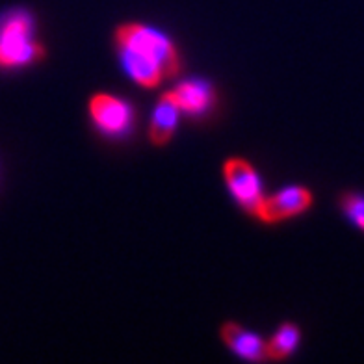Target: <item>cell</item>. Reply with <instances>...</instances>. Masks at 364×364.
<instances>
[{"label":"cell","mask_w":364,"mask_h":364,"mask_svg":"<svg viewBox=\"0 0 364 364\" xmlns=\"http://www.w3.org/2000/svg\"><path fill=\"white\" fill-rule=\"evenodd\" d=\"M341 208L344 216L364 232V193L344 192L341 196Z\"/></svg>","instance_id":"10"},{"label":"cell","mask_w":364,"mask_h":364,"mask_svg":"<svg viewBox=\"0 0 364 364\" xmlns=\"http://www.w3.org/2000/svg\"><path fill=\"white\" fill-rule=\"evenodd\" d=\"M115 45L127 75L139 86L156 87L181 71L177 47L168 36L151 26L121 24L115 30Z\"/></svg>","instance_id":"1"},{"label":"cell","mask_w":364,"mask_h":364,"mask_svg":"<svg viewBox=\"0 0 364 364\" xmlns=\"http://www.w3.org/2000/svg\"><path fill=\"white\" fill-rule=\"evenodd\" d=\"M312 203H314V197L309 188H284L281 192L273 193L272 197H264L255 218H259L264 223H279L297 214H303L311 208Z\"/></svg>","instance_id":"4"},{"label":"cell","mask_w":364,"mask_h":364,"mask_svg":"<svg viewBox=\"0 0 364 364\" xmlns=\"http://www.w3.org/2000/svg\"><path fill=\"white\" fill-rule=\"evenodd\" d=\"M178 114H181V108H178L171 91L162 95V99H160L156 108H154L151 129H149V138H151L154 145L169 144V139L173 138L175 129H177Z\"/></svg>","instance_id":"8"},{"label":"cell","mask_w":364,"mask_h":364,"mask_svg":"<svg viewBox=\"0 0 364 364\" xmlns=\"http://www.w3.org/2000/svg\"><path fill=\"white\" fill-rule=\"evenodd\" d=\"M91 119L102 132L119 136L130 129L134 114L127 101L110 93H97L90 101Z\"/></svg>","instance_id":"5"},{"label":"cell","mask_w":364,"mask_h":364,"mask_svg":"<svg viewBox=\"0 0 364 364\" xmlns=\"http://www.w3.org/2000/svg\"><path fill=\"white\" fill-rule=\"evenodd\" d=\"M45 56L34 32V17L23 8L0 15V69H19Z\"/></svg>","instance_id":"2"},{"label":"cell","mask_w":364,"mask_h":364,"mask_svg":"<svg viewBox=\"0 0 364 364\" xmlns=\"http://www.w3.org/2000/svg\"><path fill=\"white\" fill-rule=\"evenodd\" d=\"M223 175L236 201L255 216L264 199L257 169L244 159H229L223 166Z\"/></svg>","instance_id":"3"},{"label":"cell","mask_w":364,"mask_h":364,"mask_svg":"<svg viewBox=\"0 0 364 364\" xmlns=\"http://www.w3.org/2000/svg\"><path fill=\"white\" fill-rule=\"evenodd\" d=\"M299 338H301V333L296 323H290V321L283 323L275 331L272 341L266 342V359L283 360L290 357L299 344Z\"/></svg>","instance_id":"9"},{"label":"cell","mask_w":364,"mask_h":364,"mask_svg":"<svg viewBox=\"0 0 364 364\" xmlns=\"http://www.w3.org/2000/svg\"><path fill=\"white\" fill-rule=\"evenodd\" d=\"M171 93L181 112L190 115L205 114L214 102V90L205 80H184Z\"/></svg>","instance_id":"7"},{"label":"cell","mask_w":364,"mask_h":364,"mask_svg":"<svg viewBox=\"0 0 364 364\" xmlns=\"http://www.w3.org/2000/svg\"><path fill=\"white\" fill-rule=\"evenodd\" d=\"M221 338L230 350L245 360H266V342L257 333L244 329L235 321H225L221 326Z\"/></svg>","instance_id":"6"}]
</instances>
